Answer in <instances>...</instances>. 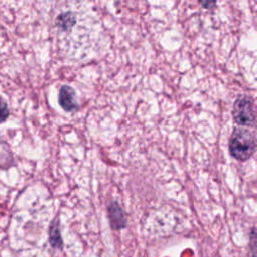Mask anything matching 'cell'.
I'll use <instances>...</instances> for the list:
<instances>
[{
    "instance_id": "obj_1",
    "label": "cell",
    "mask_w": 257,
    "mask_h": 257,
    "mask_svg": "<svg viewBox=\"0 0 257 257\" xmlns=\"http://www.w3.org/2000/svg\"><path fill=\"white\" fill-rule=\"evenodd\" d=\"M229 151L236 160L247 161L257 151V136L246 128H235L229 140Z\"/></svg>"
},
{
    "instance_id": "obj_2",
    "label": "cell",
    "mask_w": 257,
    "mask_h": 257,
    "mask_svg": "<svg viewBox=\"0 0 257 257\" xmlns=\"http://www.w3.org/2000/svg\"><path fill=\"white\" fill-rule=\"evenodd\" d=\"M232 115L240 125H253L256 121V113L252 100L246 95L238 97L233 104Z\"/></svg>"
},
{
    "instance_id": "obj_3",
    "label": "cell",
    "mask_w": 257,
    "mask_h": 257,
    "mask_svg": "<svg viewBox=\"0 0 257 257\" xmlns=\"http://www.w3.org/2000/svg\"><path fill=\"white\" fill-rule=\"evenodd\" d=\"M58 100L60 106L66 111H73L77 107V103L75 100V92L68 85H63L60 88Z\"/></svg>"
},
{
    "instance_id": "obj_4",
    "label": "cell",
    "mask_w": 257,
    "mask_h": 257,
    "mask_svg": "<svg viewBox=\"0 0 257 257\" xmlns=\"http://www.w3.org/2000/svg\"><path fill=\"white\" fill-rule=\"evenodd\" d=\"M108 215L110 220V225L114 230L121 229L125 226V217L116 203H112L108 207Z\"/></svg>"
},
{
    "instance_id": "obj_5",
    "label": "cell",
    "mask_w": 257,
    "mask_h": 257,
    "mask_svg": "<svg viewBox=\"0 0 257 257\" xmlns=\"http://www.w3.org/2000/svg\"><path fill=\"white\" fill-rule=\"evenodd\" d=\"M49 241L53 248L60 249L62 247V240H61V236L59 233L57 222L51 224L50 232H49Z\"/></svg>"
},
{
    "instance_id": "obj_6",
    "label": "cell",
    "mask_w": 257,
    "mask_h": 257,
    "mask_svg": "<svg viewBox=\"0 0 257 257\" xmlns=\"http://www.w3.org/2000/svg\"><path fill=\"white\" fill-rule=\"evenodd\" d=\"M250 247H251V251H252L253 257H257V228H254L251 231Z\"/></svg>"
},
{
    "instance_id": "obj_7",
    "label": "cell",
    "mask_w": 257,
    "mask_h": 257,
    "mask_svg": "<svg viewBox=\"0 0 257 257\" xmlns=\"http://www.w3.org/2000/svg\"><path fill=\"white\" fill-rule=\"evenodd\" d=\"M9 114V110L8 107L6 105V103L0 98V122L4 121Z\"/></svg>"
},
{
    "instance_id": "obj_8",
    "label": "cell",
    "mask_w": 257,
    "mask_h": 257,
    "mask_svg": "<svg viewBox=\"0 0 257 257\" xmlns=\"http://www.w3.org/2000/svg\"><path fill=\"white\" fill-rule=\"evenodd\" d=\"M201 4H202L203 6H205V7L207 8V7H209L210 5H215V2H211V3H206V2H202Z\"/></svg>"
}]
</instances>
